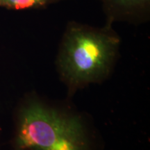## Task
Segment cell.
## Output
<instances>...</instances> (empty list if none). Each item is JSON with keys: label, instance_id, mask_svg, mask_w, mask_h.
<instances>
[{"label": "cell", "instance_id": "1", "mask_svg": "<svg viewBox=\"0 0 150 150\" xmlns=\"http://www.w3.org/2000/svg\"><path fill=\"white\" fill-rule=\"evenodd\" d=\"M120 38L106 24L95 27L69 22L60 44L56 66L70 93L108 77L119 53Z\"/></svg>", "mask_w": 150, "mask_h": 150}, {"label": "cell", "instance_id": "2", "mask_svg": "<svg viewBox=\"0 0 150 150\" xmlns=\"http://www.w3.org/2000/svg\"><path fill=\"white\" fill-rule=\"evenodd\" d=\"M15 150H91L86 125L79 115L31 96L16 115Z\"/></svg>", "mask_w": 150, "mask_h": 150}, {"label": "cell", "instance_id": "3", "mask_svg": "<svg viewBox=\"0 0 150 150\" xmlns=\"http://www.w3.org/2000/svg\"><path fill=\"white\" fill-rule=\"evenodd\" d=\"M106 24L125 22L141 24L149 20L150 0H100Z\"/></svg>", "mask_w": 150, "mask_h": 150}, {"label": "cell", "instance_id": "4", "mask_svg": "<svg viewBox=\"0 0 150 150\" xmlns=\"http://www.w3.org/2000/svg\"><path fill=\"white\" fill-rule=\"evenodd\" d=\"M61 1L64 0H0V8L14 11L32 10L45 8Z\"/></svg>", "mask_w": 150, "mask_h": 150}]
</instances>
